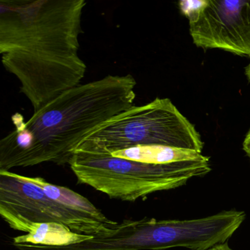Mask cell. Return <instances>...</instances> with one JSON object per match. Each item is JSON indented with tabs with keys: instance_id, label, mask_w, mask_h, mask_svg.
<instances>
[{
	"instance_id": "obj_1",
	"label": "cell",
	"mask_w": 250,
	"mask_h": 250,
	"mask_svg": "<svg viewBox=\"0 0 250 250\" xmlns=\"http://www.w3.org/2000/svg\"><path fill=\"white\" fill-rule=\"evenodd\" d=\"M85 0H1L0 54L34 112L80 84L79 55Z\"/></svg>"
},
{
	"instance_id": "obj_2",
	"label": "cell",
	"mask_w": 250,
	"mask_h": 250,
	"mask_svg": "<svg viewBox=\"0 0 250 250\" xmlns=\"http://www.w3.org/2000/svg\"><path fill=\"white\" fill-rule=\"evenodd\" d=\"M137 82L131 74L108 75L65 90L0 140V170L45 162L69 165L78 146L99 127L134 106Z\"/></svg>"
},
{
	"instance_id": "obj_3",
	"label": "cell",
	"mask_w": 250,
	"mask_h": 250,
	"mask_svg": "<svg viewBox=\"0 0 250 250\" xmlns=\"http://www.w3.org/2000/svg\"><path fill=\"white\" fill-rule=\"evenodd\" d=\"M69 165L79 182L109 198L128 202L179 188L211 171L210 159L203 154L192 160L154 165L115 157L88 140L78 146Z\"/></svg>"
},
{
	"instance_id": "obj_4",
	"label": "cell",
	"mask_w": 250,
	"mask_h": 250,
	"mask_svg": "<svg viewBox=\"0 0 250 250\" xmlns=\"http://www.w3.org/2000/svg\"><path fill=\"white\" fill-rule=\"evenodd\" d=\"M84 140L108 150L159 146L202 153L204 143L194 125L170 99L133 106L93 131Z\"/></svg>"
},
{
	"instance_id": "obj_5",
	"label": "cell",
	"mask_w": 250,
	"mask_h": 250,
	"mask_svg": "<svg viewBox=\"0 0 250 250\" xmlns=\"http://www.w3.org/2000/svg\"><path fill=\"white\" fill-rule=\"evenodd\" d=\"M0 215L10 228L25 232L32 224L46 222L62 224L74 232L92 236L111 229L72 213L50 198L41 187L11 171L0 170Z\"/></svg>"
},
{
	"instance_id": "obj_6",
	"label": "cell",
	"mask_w": 250,
	"mask_h": 250,
	"mask_svg": "<svg viewBox=\"0 0 250 250\" xmlns=\"http://www.w3.org/2000/svg\"><path fill=\"white\" fill-rule=\"evenodd\" d=\"M189 33L197 47L250 57V0H206Z\"/></svg>"
},
{
	"instance_id": "obj_7",
	"label": "cell",
	"mask_w": 250,
	"mask_h": 250,
	"mask_svg": "<svg viewBox=\"0 0 250 250\" xmlns=\"http://www.w3.org/2000/svg\"><path fill=\"white\" fill-rule=\"evenodd\" d=\"M21 176L25 181L41 187L52 200L88 222L105 228H112L118 224L106 217L88 199L67 187L51 184L40 177Z\"/></svg>"
},
{
	"instance_id": "obj_8",
	"label": "cell",
	"mask_w": 250,
	"mask_h": 250,
	"mask_svg": "<svg viewBox=\"0 0 250 250\" xmlns=\"http://www.w3.org/2000/svg\"><path fill=\"white\" fill-rule=\"evenodd\" d=\"M93 238L92 235L74 232L62 224L56 222L33 223L29 227L25 235L13 238V245L27 244L45 247H67L88 241Z\"/></svg>"
},
{
	"instance_id": "obj_9",
	"label": "cell",
	"mask_w": 250,
	"mask_h": 250,
	"mask_svg": "<svg viewBox=\"0 0 250 250\" xmlns=\"http://www.w3.org/2000/svg\"><path fill=\"white\" fill-rule=\"evenodd\" d=\"M106 150L115 157L154 165L192 160L202 155V153L191 150L159 146H135L119 150Z\"/></svg>"
},
{
	"instance_id": "obj_10",
	"label": "cell",
	"mask_w": 250,
	"mask_h": 250,
	"mask_svg": "<svg viewBox=\"0 0 250 250\" xmlns=\"http://www.w3.org/2000/svg\"><path fill=\"white\" fill-rule=\"evenodd\" d=\"M206 0L203 1H181L179 2L181 12L187 17L188 21L194 20L196 16L200 12L205 4Z\"/></svg>"
},
{
	"instance_id": "obj_11",
	"label": "cell",
	"mask_w": 250,
	"mask_h": 250,
	"mask_svg": "<svg viewBox=\"0 0 250 250\" xmlns=\"http://www.w3.org/2000/svg\"><path fill=\"white\" fill-rule=\"evenodd\" d=\"M243 150L250 162V128L244 138V143H243Z\"/></svg>"
},
{
	"instance_id": "obj_12",
	"label": "cell",
	"mask_w": 250,
	"mask_h": 250,
	"mask_svg": "<svg viewBox=\"0 0 250 250\" xmlns=\"http://www.w3.org/2000/svg\"><path fill=\"white\" fill-rule=\"evenodd\" d=\"M209 250H232V249L228 245V242L224 243V244H219L213 248L210 249Z\"/></svg>"
},
{
	"instance_id": "obj_13",
	"label": "cell",
	"mask_w": 250,
	"mask_h": 250,
	"mask_svg": "<svg viewBox=\"0 0 250 250\" xmlns=\"http://www.w3.org/2000/svg\"><path fill=\"white\" fill-rule=\"evenodd\" d=\"M245 74L247 78L248 79L249 81L250 82V62L245 68Z\"/></svg>"
}]
</instances>
